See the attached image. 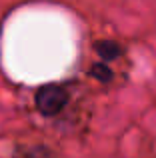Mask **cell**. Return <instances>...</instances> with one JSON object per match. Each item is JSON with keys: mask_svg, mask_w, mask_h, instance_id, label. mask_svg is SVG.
<instances>
[{"mask_svg": "<svg viewBox=\"0 0 156 158\" xmlns=\"http://www.w3.org/2000/svg\"><path fill=\"white\" fill-rule=\"evenodd\" d=\"M68 90L60 84H46L36 92L34 96V104H36V110L40 112L42 116L46 118H52V116L60 114V112L66 108L68 104Z\"/></svg>", "mask_w": 156, "mask_h": 158, "instance_id": "6da1fadb", "label": "cell"}, {"mask_svg": "<svg viewBox=\"0 0 156 158\" xmlns=\"http://www.w3.org/2000/svg\"><path fill=\"white\" fill-rule=\"evenodd\" d=\"M94 50L98 52V56L104 60H116L122 56L120 44H116L114 40H96L94 42Z\"/></svg>", "mask_w": 156, "mask_h": 158, "instance_id": "7a4b0ae2", "label": "cell"}, {"mask_svg": "<svg viewBox=\"0 0 156 158\" xmlns=\"http://www.w3.org/2000/svg\"><path fill=\"white\" fill-rule=\"evenodd\" d=\"M14 158H54V152L44 144L34 146H18L14 152Z\"/></svg>", "mask_w": 156, "mask_h": 158, "instance_id": "3957f363", "label": "cell"}, {"mask_svg": "<svg viewBox=\"0 0 156 158\" xmlns=\"http://www.w3.org/2000/svg\"><path fill=\"white\" fill-rule=\"evenodd\" d=\"M92 74L100 82H110V80H112V70H110L108 66H104V64H94Z\"/></svg>", "mask_w": 156, "mask_h": 158, "instance_id": "277c9868", "label": "cell"}]
</instances>
